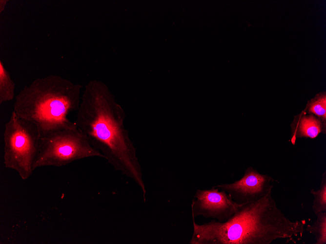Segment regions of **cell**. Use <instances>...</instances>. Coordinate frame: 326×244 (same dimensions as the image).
<instances>
[{"label":"cell","mask_w":326,"mask_h":244,"mask_svg":"<svg viewBox=\"0 0 326 244\" xmlns=\"http://www.w3.org/2000/svg\"><path fill=\"white\" fill-rule=\"evenodd\" d=\"M75 121L92 146L117 171L133 180L146 192L136 147L124 123L126 114L104 83L94 80L85 86Z\"/></svg>","instance_id":"6da1fadb"},{"label":"cell","mask_w":326,"mask_h":244,"mask_svg":"<svg viewBox=\"0 0 326 244\" xmlns=\"http://www.w3.org/2000/svg\"><path fill=\"white\" fill-rule=\"evenodd\" d=\"M272 190L258 201L244 204L226 221L199 225L192 217L190 244H270L278 240L295 244L306 222L291 221L278 206Z\"/></svg>","instance_id":"7a4b0ae2"},{"label":"cell","mask_w":326,"mask_h":244,"mask_svg":"<svg viewBox=\"0 0 326 244\" xmlns=\"http://www.w3.org/2000/svg\"><path fill=\"white\" fill-rule=\"evenodd\" d=\"M82 86L59 75L34 79L15 96L13 111L34 124L40 138L56 131L77 128L68 117L78 111Z\"/></svg>","instance_id":"3957f363"},{"label":"cell","mask_w":326,"mask_h":244,"mask_svg":"<svg viewBox=\"0 0 326 244\" xmlns=\"http://www.w3.org/2000/svg\"><path fill=\"white\" fill-rule=\"evenodd\" d=\"M3 164L25 180L32 174L38 156L40 137L37 127L13 111L4 125Z\"/></svg>","instance_id":"277c9868"},{"label":"cell","mask_w":326,"mask_h":244,"mask_svg":"<svg viewBox=\"0 0 326 244\" xmlns=\"http://www.w3.org/2000/svg\"><path fill=\"white\" fill-rule=\"evenodd\" d=\"M103 155L90 144L78 127L56 131L40 139V148L34 169L61 167L80 159Z\"/></svg>","instance_id":"5b68a950"},{"label":"cell","mask_w":326,"mask_h":244,"mask_svg":"<svg viewBox=\"0 0 326 244\" xmlns=\"http://www.w3.org/2000/svg\"><path fill=\"white\" fill-rule=\"evenodd\" d=\"M219 190L214 187L209 189H198L191 205L192 217L201 216L224 222L242 206L234 202L225 191Z\"/></svg>","instance_id":"8992f818"},{"label":"cell","mask_w":326,"mask_h":244,"mask_svg":"<svg viewBox=\"0 0 326 244\" xmlns=\"http://www.w3.org/2000/svg\"><path fill=\"white\" fill-rule=\"evenodd\" d=\"M273 179L262 174L252 167L248 168L243 176L232 183L213 186L227 192L236 203L243 204L259 200L270 190Z\"/></svg>","instance_id":"52a82bcc"},{"label":"cell","mask_w":326,"mask_h":244,"mask_svg":"<svg viewBox=\"0 0 326 244\" xmlns=\"http://www.w3.org/2000/svg\"><path fill=\"white\" fill-rule=\"evenodd\" d=\"M325 128L319 118H317L313 115L304 116L300 119L298 126L293 130L291 142L294 144L298 137L314 138L319 133H325Z\"/></svg>","instance_id":"ba28073f"},{"label":"cell","mask_w":326,"mask_h":244,"mask_svg":"<svg viewBox=\"0 0 326 244\" xmlns=\"http://www.w3.org/2000/svg\"><path fill=\"white\" fill-rule=\"evenodd\" d=\"M15 83L8 71L0 61V104L8 102L15 98Z\"/></svg>","instance_id":"9c48e42d"},{"label":"cell","mask_w":326,"mask_h":244,"mask_svg":"<svg viewBox=\"0 0 326 244\" xmlns=\"http://www.w3.org/2000/svg\"><path fill=\"white\" fill-rule=\"evenodd\" d=\"M316 215V221L312 225H307L306 230L314 235L315 244H326V212H321Z\"/></svg>","instance_id":"30bf717a"},{"label":"cell","mask_w":326,"mask_h":244,"mask_svg":"<svg viewBox=\"0 0 326 244\" xmlns=\"http://www.w3.org/2000/svg\"><path fill=\"white\" fill-rule=\"evenodd\" d=\"M310 193L313 196L312 208L315 215L321 212H326V174L324 173L320 185L317 190L312 189Z\"/></svg>","instance_id":"8fae6325"},{"label":"cell","mask_w":326,"mask_h":244,"mask_svg":"<svg viewBox=\"0 0 326 244\" xmlns=\"http://www.w3.org/2000/svg\"><path fill=\"white\" fill-rule=\"evenodd\" d=\"M309 112L319 117L326 126V97L322 95L312 102L309 108Z\"/></svg>","instance_id":"7c38bea8"},{"label":"cell","mask_w":326,"mask_h":244,"mask_svg":"<svg viewBox=\"0 0 326 244\" xmlns=\"http://www.w3.org/2000/svg\"><path fill=\"white\" fill-rule=\"evenodd\" d=\"M7 2V0H0V12L4 10V7Z\"/></svg>","instance_id":"4fadbf2b"}]
</instances>
